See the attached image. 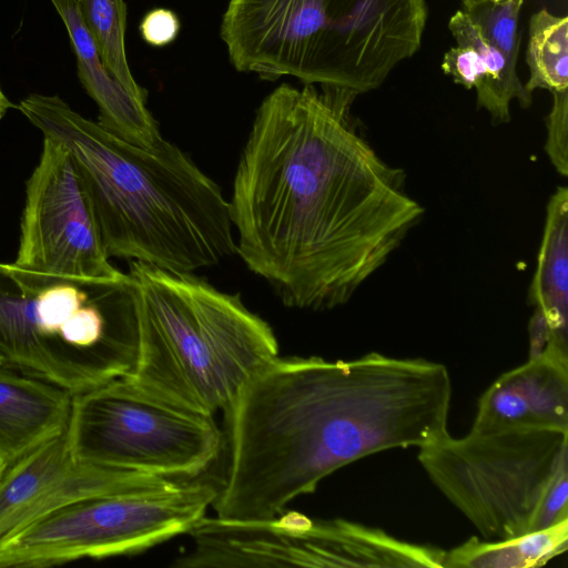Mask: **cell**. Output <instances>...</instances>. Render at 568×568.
<instances>
[{
    "label": "cell",
    "instance_id": "obj_1",
    "mask_svg": "<svg viewBox=\"0 0 568 568\" xmlns=\"http://www.w3.org/2000/svg\"><path fill=\"white\" fill-rule=\"evenodd\" d=\"M357 94L283 83L255 112L233 180L236 253L287 307L346 304L425 209L351 106Z\"/></svg>",
    "mask_w": 568,
    "mask_h": 568
},
{
    "label": "cell",
    "instance_id": "obj_2",
    "mask_svg": "<svg viewBox=\"0 0 568 568\" xmlns=\"http://www.w3.org/2000/svg\"><path fill=\"white\" fill-rule=\"evenodd\" d=\"M452 394L447 367L425 358L277 356L224 410L230 454L215 516L276 517L351 463L443 438Z\"/></svg>",
    "mask_w": 568,
    "mask_h": 568
},
{
    "label": "cell",
    "instance_id": "obj_3",
    "mask_svg": "<svg viewBox=\"0 0 568 568\" xmlns=\"http://www.w3.org/2000/svg\"><path fill=\"white\" fill-rule=\"evenodd\" d=\"M70 152L109 258L194 273L236 253L229 201L178 145H133L58 95L32 93L16 106Z\"/></svg>",
    "mask_w": 568,
    "mask_h": 568
},
{
    "label": "cell",
    "instance_id": "obj_4",
    "mask_svg": "<svg viewBox=\"0 0 568 568\" xmlns=\"http://www.w3.org/2000/svg\"><path fill=\"white\" fill-rule=\"evenodd\" d=\"M121 287L134 347L123 376L161 398L213 416L278 356L267 322L194 273L129 261Z\"/></svg>",
    "mask_w": 568,
    "mask_h": 568
},
{
    "label": "cell",
    "instance_id": "obj_5",
    "mask_svg": "<svg viewBox=\"0 0 568 568\" xmlns=\"http://www.w3.org/2000/svg\"><path fill=\"white\" fill-rule=\"evenodd\" d=\"M426 0H230L220 34L233 67L355 94L420 48Z\"/></svg>",
    "mask_w": 568,
    "mask_h": 568
},
{
    "label": "cell",
    "instance_id": "obj_6",
    "mask_svg": "<svg viewBox=\"0 0 568 568\" xmlns=\"http://www.w3.org/2000/svg\"><path fill=\"white\" fill-rule=\"evenodd\" d=\"M118 281L53 276L0 262V366L72 395L126 375L133 348Z\"/></svg>",
    "mask_w": 568,
    "mask_h": 568
},
{
    "label": "cell",
    "instance_id": "obj_7",
    "mask_svg": "<svg viewBox=\"0 0 568 568\" xmlns=\"http://www.w3.org/2000/svg\"><path fill=\"white\" fill-rule=\"evenodd\" d=\"M418 449L430 481L485 539L568 519V432L470 429Z\"/></svg>",
    "mask_w": 568,
    "mask_h": 568
},
{
    "label": "cell",
    "instance_id": "obj_8",
    "mask_svg": "<svg viewBox=\"0 0 568 568\" xmlns=\"http://www.w3.org/2000/svg\"><path fill=\"white\" fill-rule=\"evenodd\" d=\"M64 436L75 462L175 480L202 476L223 444L213 416L161 398L126 376L73 394Z\"/></svg>",
    "mask_w": 568,
    "mask_h": 568
},
{
    "label": "cell",
    "instance_id": "obj_9",
    "mask_svg": "<svg viewBox=\"0 0 568 568\" xmlns=\"http://www.w3.org/2000/svg\"><path fill=\"white\" fill-rule=\"evenodd\" d=\"M220 485L203 475L155 489L85 498L0 540V568L48 567L83 558L134 555L187 530Z\"/></svg>",
    "mask_w": 568,
    "mask_h": 568
},
{
    "label": "cell",
    "instance_id": "obj_10",
    "mask_svg": "<svg viewBox=\"0 0 568 568\" xmlns=\"http://www.w3.org/2000/svg\"><path fill=\"white\" fill-rule=\"evenodd\" d=\"M12 263L41 274L93 281H115L124 274L110 263L70 152L48 138L26 182L19 247Z\"/></svg>",
    "mask_w": 568,
    "mask_h": 568
},
{
    "label": "cell",
    "instance_id": "obj_11",
    "mask_svg": "<svg viewBox=\"0 0 568 568\" xmlns=\"http://www.w3.org/2000/svg\"><path fill=\"white\" fill-rule=\"evenodd\" d=\"M65 433V432H64ZM178 481L75 462L64 434L9 465L0 478V540L68 504Z\"/></svg>",
    "mask_w": 568,
    "mask_h": 568
},
{
    "label": "cell",
    "instance_id": "obj_12",
    "mask_svg": "<svg viewBox=\"0 0 568 568\" xmlns=\"http://www.w3.org/2000/svg\"><path fill=\"white\" fill-rule=\"evenodd\" d=\"M568 432V354L546 349L500 375L480 396L473 430Z\"/></svg>",
    "mask_w": 568,
    "mask_h": 568
},
{
    "label": "cell",
    "instance_id": "obj_13",
    "mask_svg": "<svg viewBox=\"0 0 568 568\" xmlns=\"http://www.w3.org/2000/svg\"><path fill=\"white\" fill-rule=\"evenodd\" d=\"M61 17L77 59L78 77L98 105V123L115 136L142 148H152L163 138L146 106L103 65L79 13L77 0H51Z\"/></svg>",
    "mask_w": 568,
    "mask_h": 568
},
{
    "label": "cell",
    "instance_id": "obj_14",
    "mask_svg": "<svg viewBox=\"0 0 568 568\" xmlns=\"http://www.w3.org/2000/svg\"><path fill=\"white\" fill-rule=\"evenodd\" d=\"M448 28L457 45L444 54L442 70L455 83L476 90L477 106L489 113L494 124L509 122L513 100L521 108L531 105L532 93L521 83L517 68L485 39L465 10L450 17Z\"/></svg>",
    "mask_w": 568,
    "mask_h": 568
},
{
    "label": "cell",
    "instance_id": "obj_15",
    "mask_svg": "<svg viewBox=\"0 0 568 568\" xmlns=\"http://www.w3.org/2000/svg\"><path fill=\"white\" fill-rule=\"evenodd\" d=\"M71 400L54 384L0 366V457L8 466L64 434Z\"/></svg>",
    "mask_w": 568,
    "mask_h": 568
},
{
    "label": "cell",
    "instance_id": "obj_16",
    "mask_svg": "<svg viewBox=\"0 0 568 568\" xmlns=\"http://www.w3.org/2000/svg\"><path fill=\"white\" fill-rule=\"evenodd\" d=\"M535 312L529 335L547 342L546 349L568 353V189L550 196L536 272L529 290Z\"/></svg>",
    "mask_w": 568,
    "mask_h": 568
},
{
    "label": "cell",
    "instance_id": "obj_17",
    "mask_svg": "<svg viewBox=\"0 0 568 568\" xmlns=\"http://www.w3.org/2000/svg\"><path fill=\"white\" fill-rule=\"evenodd\" d=\"M568 548V519L515 537L480 540L471 537L445 551L443 568H536Z\"/></svg>",
    "mask_w": 568,
    "mask_h": 568
},
{
    "label": "cell",
    "instance_id": "obj_18",
    "mask_svg": "<svg viewBox=\"0 0 568 568\" xmlns=\"http://www.w3.org/2000/svg\"><path fill=\"white\" fill-rule=\"evenodd\" d=\"M528 36L526 90H568V18L541 9L530 17Z\"/></svg>",
    "mask_w": 568,
    "mask_h": 568
},
{
    "label": "cell",
    "instance_id": "obj_19",
    "mask_svg": "<svg viewBox=\"0 0 568 568\" xmlns=\"http://www.w3.org/2000/svg\"><path fill=\"white\" fill-rule=\"evenodd\" d=\"M82 22L106 70L132 94L148 100V92L133 78L126 54L124 0H77Z\"/></svg>",
    "mask_w": 568,
    "mask_h": 568
},
{
    "label": "cell",
    "instance_id": "obj_20",
    "mask_svg": "<svg viewBox=\"0 0 568 568\" xmlns=\"http://www.w3.org/2000/svg\"><path fill=\"white\" fill-rule=\"evenodd\" d=\"M524 1L484 0L465 10L485 39L494 44L514 68H517L519 55L518 20Z\"/></svg>",
    "mask_w": 568,
    "mask_h": 568
},
{
    "label": "cell",
    "instance_id": "obj_21",
    "mask_svg": "<svg viewBox=\"0 0 568 568\" xmlns=\"http://www.w3.org/2000/svg\"><path fill=\"white\" fill-rule=\"evenodd\" d=\"M547 140L545 151L562 175L568 174V90L552 92V106L546 119Z\"/></svg>",
    "mask_w": 568,
    "mask_h": 568
},
{
    "label": "cell",
    "instance_id": "obj_22",
    "mask_svg": "<svg viewBox=\"0 0 568 568\" xmlns=\"http://www.w3.org/2000/svg\"><path fill=\"white\" fill-rule=\"evenodd\" d=\"M139 29L141 37L148 44L161 48L176 39L181 23L172 10L156 8L144 16Z\"/></svg>",
    "mask_w": 568,
    "mask_h": 568
},
{
    "label": "cell",
    "instance_id": "obj_23",
    "mask_svg": "<svg viewBox=\"0 0 568 568\" xmlns=\"http://www.w3.org/2000/svg\"><path fill=\"white\" fill-rule=\"evenodd\" d=\"M11 108H14L13 103L6 97L0 87V120Z\"/></svg>",
    "mask_w": 568,
    "mask_h": 568
},
{
    "label": "cell",
    "instance_id": "obj_24",
    "mask_svg": "<svg viewBox=\"0 0 568 568\" xmlns=\"http://www.w3.org/2000/svg\"><path fill=\"white\" fill-rule=\"evenodd\" d=\"M484 0H462L463 9L469 10L470 8L475 7L477 3L481 2Z\"/></svg>",
    "mask_w": 568,
    "mask_h": 568
},
{
    "label": "cell",
    "instance_id": "obj_25",
    "mask_svg": "<svg viewBox=\"0 0 568 568\" xmlns=\"http://www.w3.org/2000/svg\"><path fill=\"white\" fill-rule=\"evenodd\" d=\"M7 467H8L7 463L0 457V478H1V476L4 473Z\"/></svg>",
    "mask_w": 568,
    "mask_h": 568
},
{
    "label": "cell",
    "instance_id": "obj_26",
    "mask_svg": "<svg viewBox=\"0 0 568 568\" xmlns=\"http://www.w3.org/2000/svg\"><path fill=\"white\" fill-rule=\"evenodd\" d=\"M491 1H495V2H501V1H505V0H491Z\"/></svg>",
    "mask_w": 568,
    "mask_h": 568
}]
</instances>
